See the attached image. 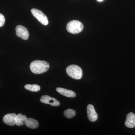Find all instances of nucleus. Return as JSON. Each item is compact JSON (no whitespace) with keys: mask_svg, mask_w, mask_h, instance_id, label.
<instances>
[{"mask_svg":"<svg viewBox=\"0 0 135 135\" xmlns=\"http://www.w3.org/2000/svg\"><path fill=\"white\" fill-rule=\"evenodd\" d=\"M32 14L33 16L38 20L40 23L44 25H48L49 21L47 16L41 11L37 9L33 8L31 10Z\"/></svg>","mask_w":135,"mask_h":135,"instance_id":"nucleus-4","label":"nucleus"},{"mask_svg":"<svg viewBox=\"0 0 135 135\" xmlns=\"http://www.w3.org/2000/svg\"><path fill=\"white\" fill-rule=\"evenodd\" d=\"M125 126L129 128L135 127V114L132 112L129 113L127 115L125 122Z\"/></svg>","mask_w":135,"mask_h":135,"instance_id":"nucleus-9","label":"nucleus"},{"mask_svg":"<svg viewBox=\"0 0 135 135\" xmlns=\"http://www.w3.org/2000/svg\"><path fill=\"white\" fill-rule=\"evenodd\" d=\"M66 72L68 75L74 79L80 80L82 78V70L78 66L75 65L69 66L66 68Z\"/></svg>","mask_w":135,"mask_h":135,"instance_id":"nucleus-2","label":"nucleus"},{"mask_svg":"<svg viewBox=\"0 0 135 135\" xmlns=\"http://www.w3.org/2000/svg\"><path fill=\"white\" fill-rule=\"evenodd\" d=\"M97 1L99 2H101L102 1H103V0H97Z\"/></svg>","mask_w":135,"mask_h":135,"instance_id":"nucleus-16","label":"nucleus"},{"mask_svg":"<svg viewBox=\"0 0 135 135\" xmlns=\"http://www.w3.org/2000/svg\"><path fill=\"white\" fill-rule=\"evenodd\" d=\"M87 116L90 121L92 122L97 120L98 115L92 104H89L87 107Z\"/></svg>","mask_w":135,"mask_h":135,"instance_id":"nucleus-6","label":"nucleus"},{"mask_svg":"<svg viewBox=\"0 0 135 135\" xmlns=\"http://www.w3.org/2000/svg\"><path fill=\"white\" fill-rule=\"evenodd\" d=\"M56 90L58 93L64 96L69 98H74L76 97V94L72 90L61 88H57Z\"/></svg>","mask_w":135,"mask_h":135,"instance_id":"nucleus-10","label":"nucleus"},{"mask_svg":"<svg viewBox=\"0 0 135 135\" xmlns=\"http://www.w3.org/2000/svg\"><path fill=\"white\" fill-rule=\"evenodd\" d=\"M83 26L81 22L77 20L70 21L66 26L68 32L73 34L79 33L82 31Z\"/></svg>","mask_w":135,"mask_h":135,"instance_id":"nucleus-3","label":"nucleus"},{"mask_svg":"<svg viewBox=\"0 0 135 135\" xmlns=\"http://www.w3.org/2000/svg\"><path fill=\"white\" fill-rule=\"evenodd\" d=\"M40 101L43 103L49 104L53 106H58L60 104L59 101L56 98L51 97L47 95L42 96L41 98Z\"/></svg>","mask_w":135,"mask_h":135,"instance_id":"nucleus-7","label":"nucleus"},{"mask_svg":"<svg viewBox=\"0 0 135 135\" xmlns=\"http://www.w3.org/2000/svg\"><path fill=\"white\" fill-rule=\"evenodd\" d=\"M16 34L18 37L23 40H27L29 37V33L27 29L24 26L18 25L16 28Z\"/></svg>","mask_w":135,"mask_h":135,"instance_id":"nucleus-5","label":"nucleus"},{"mask_svg":"<svg viewBox=\"0 0 135 135\" xmlns=\"http://www.w3.org/2000/svg\"><path fill=\"white\" fill-rule=\"evenodd\" d=\"M5 19L3 15L0 13V27H2L5 24Z\"/></svg>","mask_w":135,"mask_h":135,"instance_id":"nucleus-15","label":"nucleus"},{"mask_svg":"<svg viewBox=\"0 0 135 135\" xmlns=\"http://www.w3.org/2000/svg\"><path fill=\"white\" fill-rule=\"evenodd\" d=\"M64 115L66 118L71 119L75 116V112L71 109H68L64 112Z\"/></svg>","mask_w":135,"mask_h":135,"instance_id":"nucleus-14","label":"nucleus"},{"mask_svg":"<svg viewBox=\"0 0 135 135\" xmlns=\"http://www.w3.org/2000/svg\"><path fill=\"white\" fill-rule=\"evenodd\" d=\"M16 115L15 113L8 114L4 116L3 120L4 123L8 126H15L16 125Z\"/></svg>","mask_w":135,"mask_h":135,"instance_id":"nucleus-8","label":"nucleus"},{"mask_svg":"<svg viewBox=\"0 0 135 135\" xmlns=\"http://www.w3.org/2000/svg\"><path fill=\"white\" fill-rule=\"evenodd\" d=\"M24 123L27 127L30 128H37L39 126V123L38 121L32 118H27L24 122Z\"/></svg>","mask_w":135,"mask_h":135,"instance_id":"nucleus-11","label":"nucleus"},{"mask_svg":"<svg viewBox=\"0 0 135 135\" xmlns=\"http://www.w3.org/2000/svg\"><path fill=\"white\" fill-rule=\"evenodd\" d=\"M26 89L32 91V92H37L40 90V87L37 84H26L25 86Z\"/></svg>","mask_w":135,"mask_h":135,"instance_id":"nucleus-13","label":"nucleus"},{"mask_svg":"<svg viewBox=\"0 0 135 135\" xmlns=\"http://www.w3.org/2000/svg\"><path fill=\"white\" fill-rule=\"evenodd\" d=\"M30 68L31 71L34 74H41L48 70L49 64L47 62L44 60H34L30 64Z\"/></svg>","mask_w":135,"mask_h":135,"instance_id":"nucleus-1","label":"nucleus"},{"mask_svg":"<svg viewBox=\"0 0 135 135\" xmlns=\"http://www.w3.org/2000/svg\"><path fill=\"white\" fill-rule=\"evenodd\" d=\"M27 117L25 115H23L22 114L19 113L16 116V125L18 126H23V122L27 119Z\"/></svg>","mask_w":135,"mask_h":135,"instance_id":"nucleus-12","label":"nucleus"}]
</instances>
